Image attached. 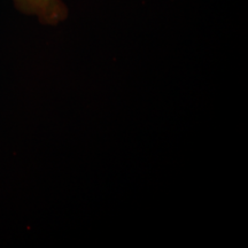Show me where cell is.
<instances>
[{
	"label": "cell",
	"instance_id": "cell-1",
	"mask_svg": "<svg viewBox=\"0 0 248 248\" xmlns=\"http://www.w3.org/2000/svg\"><path fill=\"white\" fill-rule=\"evenodd\" d=\"M12 2L20 13L35 17L44 26H58L69 15L63 0H12Z\"/></svg>",
	"mask_w": 248,
	"mask_h": 248
}]
</instances>
